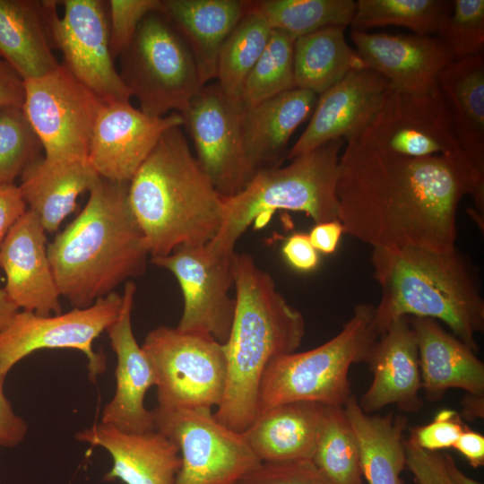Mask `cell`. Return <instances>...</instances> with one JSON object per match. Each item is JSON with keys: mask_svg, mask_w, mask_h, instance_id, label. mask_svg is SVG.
Instances as JSON below:
<instances>
[{"mask_svg": "<svg viewBox=\"0 0 484 484\" xmlns=\"http://www.w3.org/2000/svg\"><path fill=\"white\" fill-rule=\"evenodd\" d=\"M336 194L344 233L372 248L445 253L457 238L456 214L465 195L484 226V176L462 151L410 158L346 142Z\"/></svg>", "mask_w": 484, "mask_h": 484, "instance_id": "cell-1", "label": "cell"}, {"mask_svg": "<svg viewBox=\"0 0 484 484\" xmlns=\"http://www.w3.org/2000/svg\"><path fill=\"white\" fill-rule=\"evenodd\" d=\"M128 183L99 177L82 211L48 244L59 294L73 307L91 306L146 270L150 255L130 208Z\"/></svg>", "mask_w": 484, "mask_h": 484, "instance_id": "cell-2", "label": "cell"}, {"mask_svg": "<svg viewBox=\"0 0 484 484\" xmlns=\"http://www.w3.org/2000/svg\"><path fill=\"white\" fill-rule=\"evenodd\" d=\"M236 310L224 344L227 379L215 418L243 433L257 417L262 376L274 359L297 351L306 324L303 315L278 291L272 277L253 257L232 256Z\"/></svg>", "mask_w": 484, "mask_h": 484, "instance_id": "cell-3", "label": "cell"}, {"mask_svg": "<svg viewBox=\"0 0 484 484\" xmlns=\"http://www.w3.org/2000/svg\"><path fill=\"white\" fill-rule=\"evenodd\" d=\"M167 130L128 183V201L151 257L205 246L224 221L223 196L181 129Z\"/></svg>", "mask_w": 484, "mask_h": 484, "instance_id": "cell-4", "label": "cell"}, {"mask_svg": "<svg viewBox=\"0 0 484 484\" xmlns=\"http://www.w3.org/2000/svg\"><path fill=\"white\" fill-rule=\"evenodd\" d=\"M373 278L381 289L374 324L379 336L403 316L445 323L477 352L484 331V298L477 267L457 247L440 253L419 248H373Z\"/></svg>", "mask_w": 484, "mask_h": 484, "instance_id": "cell-5", "label": "cell"}, {"mask_svg": "<svg viewBox=\"0 0 484 484\" xmlns=\"http://www.w3.org/2000/svg\"><path fill=\"white\" fill-rule=\"evenodd\" d=\"M335 139L290 160L285 167L257 171L243 190L223 196L224 221L205 245L215 256H232L238 238L256 220L277 210L302 212L315 223L338 220L336 194L340 152Z\"/></svg>", "mask_w": 484, "mask_h": 484, "instance_id": "cell-6", "label": "cell"}, {"mask_svg": "<svg viewBox=\"0 0 484 484\" xmlns=\"http://www.w3.org/2000/svg\"><path fill=\"white\" fill-rule=\"evenodd\" d=\"M375 306L359 304L342 329L309 350L272 360L261 379L257 416L275 406L295 402L343 407L352 395L349 371L367 363L379 338L374 324Z\"/></svg>", "mask_w": 484, "mask_h": 484, "instance_id": "cell-7", "label": "cell"}, {"mask_svg": "<svg viewBox=\"0 0 484 484\" xmlns=\"http://www.w3.org/2000/svg\"><path fill=\"white\" fill-rule=\"evenodd\" d=\"M119 57L124 85L149 116L183 112L204 86L191 49L160 10L143 18Z\"/></svg>", "mask_w": 484, "mask_h": 484, "instance_id": "cell-8", "label": "cell"}, {"mask_svg": "<svg viewBox=\"0 0 484 484\" xmlns=\"http://www.w3.org/2000/svg\"><path fill=\"white\" fill-rule=\"evenodd\" d=\"M157 378L158 406L163 409H215L226 386L224 344L212 336L161 325L142 345Z\"/></svg>", "mask_w": 484, "mask_h": 484, "instance_id": "cell-9", "label": "cell"}, {"mask_svg": "<svg viewBox=\"0 0 484 484\" xmlns=\"http://www.w3.org/2000/svg\"><path fill=\"white\" fill-rule=\"evenodd\" d=\"M154 429L179 449L174 484H238L262 462L245 436L220 422L210 409L151 411Z\"/></svg>", "mask_w": 484, "mask_h": 484, "instance_id": "cell-10", "label": "cell"}, {"mask_svg": "<svg viewBox=\"0 0 484 484\" xmlns=\"http://www.w3.org/2000/svg\"><path fill=\"white\" fill-rule=\"evenodd\" d=\"M23 112L48 160H88L103 102L61 63L52 72L24 81Z\"/></svg>", "mask_w": 484, "mask_h": 484, "instance_id": "cell-11", "label": "cell"}, {"mask_svg": "<svg viewBox=\"0 0 484 484\" xmlns=\"http://www.w3.org/2000/svg\"><path fill=\"white\" fill-rule=\"evenodd\" d=\"M122 295L113 291L84 308L39 315L18 311L0 331V371L6 376L22 359L44 349H73L88 360V373L96 380L106 369V359L93 350L92 343L117 318Z\"/></svg>", "mask_w": 484, "mask_h": 484, "instance_id": "cell-12", "label": "cell"}, {"mask_svg": "<svg viewBox=\"0 0 484 484\" xmlns=\"http://www.w3.org/2000/svg\"><path fill=\"white\" fill-rule=\"evenodd\" d=\"M355 141L410 158L462 151L447 104L437 85L419 93L389 88L381 107Z\"/></svg>", "mask_w": 484, "mask_h": 484, "instance_id": "cell-13", "label": "cell"}, {"mask_svg": "<svg viewBox=\"0 0 484 484\" xmlns=\"http://www.w3.org/2000/svg\"><path fill=\"white\" fill-rule=\"evenodd\" d=\"M244 110L241 102L212 83L204 85L180 113L197 162L224 197L239 193L253 177L244 151Z\"/></svg>", "mask_w": 484, "mask_h": 484, "instance_id": "cell-14", "label": "cell"}, {"mask_svg": "<svg viewBox=\"0 0 484 484\" xmlns=\"http://www.w3.org/2000/svg\"><path fill=\"white\" fill-rule=\"evenodd\" d=\"M232 256L212 255L205 246H183L151 258V263L169 271L181 288L184 306L178 329L226 343L236 310V298L229 295Z\"/></svg>", "mask_w": 484, "mask_h": 484, "instance_id": "cell-15", "label": "cell"}, {"mask_svg": "<svg viewBox=\"0 0 484 484\" xmlns=\"http://www.w3.org/2000/svg\"><path fill=\"white\" fill-rule=\"evenodd\" d=\"M60 4L63 15L54 14L51 29L65 66L104 104L129 101L131 96L109 48L107 1L65 0Z\"/></svg>", "mask_w": 484, "mask_h": 484, "instance_id": "cell-16", "label": "cell"}, {"mask_svg": "<svg viewBox=\"0 0 484 484\" xmlns=\"http://www.w3.org/2000/svg\"><path fill=\"white\" fill-rule=\"evenodd\" d=\"M183 124L177 112L151 117L129 101L105 103L93 126L88 161L100 177L128 183L162 134Z\"/></svg>", "mask_w": 484, "mask_h": 484, "instance_id": "cell-17", "label": "cell"}, {"mask_svg": "<svg viewBox=\"0 0 484 484\" xmlns=\"http://www.w3.org/2000/svg\"><path fill=\"white\" fill-rule=\"evenodd\" d=\"M389 88L388 82L369 68L350 72L318 95L309 123L286 160L335 139L356 140L381 107Z\"/></svg>", "mask_w": 484, "mask_h": 484, "instance_id": "cell-18", "label": "cell"}, {"mask_svg": "<svg viewBox=\"0 0 484 484\" xmlns=\"http://www.w3.org/2000/svg\"><path fill=\"white\" fill-rule=\"evenodd\" d=\"M136 286L125 282L123 303L117 318L107 329L110 346L117 356L116 390L105 405L101 423L129 433L154 430L151 411L144 406L147 391L156 386L153 367L134 337L131 314Z\"/></svg>", "mask_w": 484, "mask_h": 484, "instance_id": "cell-19", "label": "cell"}, {"mask_svg": "<svg viewBox=\"0 0 484 484\" xmlns=\"http://www.w3.org/2000/svg\"><path fill=\"white\" fill-rule=\"evenodd\" d=\"M46 233L39 217L28 209L0 246V268L6 277L4 290L18 308L39 315L62 313Z\"/></svg>", "mask_w": 484, "mask_h": 484, "instance_id": "cell-20", "label": "cell"}, {"mask_svg": "<svg viewBox=\"0 0 484 484\" xmlns=\"http://www.w3.org/2000/svg\"><path fill=\"white\" fill-rule=\"evenodd\" d=\"M356 51L367 68L383 76L395 91L426 92L437 84L453 61L436 36L393 35L350 30Z\"/></svg>", "mask_w": 484, "mask_h": 484, "instance_id": "cell-21", "label": "cell"}, {"mask_svg": "<svg viewBox=\"0 0 484 484\" xmlns=\"http://www.w3.org/2000/svg\"><path fill=\"white\" fill-rule=\"evenodd\" d=\"M373 380L359 404L368 414L391 404L404 412L424 405L418 346L408 316L394 321L375 343L368 362Z\"/></svg>", "mask_w": 484, "mask_h": 484, "instance_id": "cell-22", "label": "cell"}, {"mask_svg": "<svg viewBox=\"0 0 484 484\" xmlns=\"http://www.w3.org/2000/svg\"><path fill=\"white\" fill-rule=\"evenodd\" d=\"M75 438L110 454L113 465L103 477L106 481L174 484L181 466L177 445L155 429L129 433L100 422L77 432Z\"/></svg>", "mask_w": 484, "mask_h": 484, "instance_id": "cell-23", "label": "cell"}, {"mask_svg": "<svg viewBox=\"0 0 484 484\" xmlns=\"http://www.w3.org/2000/svg\"><path fill=\"white\" fill-rule=\"evenodd\" d=\"M414 332L422 390L438 402L452 388L484 395V364L469 346L431 318L408 316Z\"/></svg>", "mask_w": 484, "mask_h": 484, "instance_id": "cell-24", "label": "cell"}, {"mask_svg": "<svg viewBox=\"0 0 484 484\" xmlns=\"http://www.w3.org/2000/svg\"><path fill=\"white\" fill-rule=\"evenodd\" d=\"M318 95L295 88L245 108L242 134L250 173L280 167L296 129L311 117Z\"/></svg>", "mask_w": 484, "mask_h": 484, "instance_id": "cell-25", "label": "cell"}, {"mask_svg": "<svg viewBox=\"0 0 484 484\" xmlns=\"http://www.w3.org/2000/svg\"><path fill=\"white\" fill-rule=\"evenodd\" d=\"M58 1L0 0V58L25 80L41 77L60 63L51 23Z\"/></svg>", "mask_w": 484, "mask_h": 484, "instance_id": "cell-26", "label": "cell"}, {"mask_svg": "<svg viewBox=\"0 0 484 484\" xmlns=\"http://www.w3.org/2000/svg\"><path fill=\"white\" fill-rule=\"evenodd\" d=\"M325 408L311 402L281 404L259 414L243 434L264 463L311 461Z\"/></svg>", "mask_w": 484, "mask_h": 484, "instance_id": "cell-27", "label": "cell"}, {"mask_svg": "<svg viewBox=\"0 0 484 484\" xmlns=\"http://www.w3.org/2000/svg\"><path fill=\"white\" fill-rule=\"evenodd\" d=\"M251 8L252 1L163 0L160 12L188 45L205 85L216 77L225 40Z\"/></svg>", "mask_w": 484, "mask_h": 484, "instance_id": "cell-28", "label": "cell"}, {"mask_svg": "<svg viewBox=\"0 0 484 484\" xmlns=\"http://www.w3.org/2000/svg\"><path fill=\"white\" fill-rule=\"evenodd\" d=\"M19 186L29 210L46 232L58 229L77 206V198L90 191L99 176L88 160H48L44 156L22 173Z\"/></svg>", "mask_w": 484, "mask_h": 484, "instance_id": "cell-29", "label": "cell"}, {"mask_svg": "<svg viewBox=\"0 0 484 484\" xmlns=\"http://www.w3.org/2000/svg\"><path fill=\"white\" fill-rule=\"evenodd\" d=\"M436 84L447 104L460 150L484 176L483 53L451 61Z\"/></svg>", "mask_w": 484, "mask_h": 484, "instance_id": "cell-30", "label": "cell"}, {"mask_svg": "<svg viewBox=\"0 0 484 484\" xmlns=\"http://www.w3.org/2000/svg\"><path fill=\"white\" fill-rule=\"evenodd\" d=\"M356 435L362 475L368 484H405L401 475L406 467L404 430L408 419L389 412H364L355 395L343 406Z\"/></svg>", "mask_w": 484, "mask_h": 484, "instance_id": "cell-31", "label": "cell"}, {"mask_svg": "<svg viewBox=\"0 0 484 484\" xmlns=\"http://www.w3.org/2000/svg\"><path fill=\"white\" fill-rule=\"evenodd\" d=\"M344 30L327 27L296 39L293 67L297 88L320 95L350 72L367 68L348 44Z\"/></svg>", "mask_w": 484, "mask_h": 484, "instance_id": "cell-32", "label": "cell"}, {"mask_svg": "<svg viewBox=\"0 0 484 484\" xmlns=\"http://www.w3.org/2000/svg\"><path fill=\"white\" fill-rule=\"evenodd\" d=\"M272 29L265 18L253 8L245 14L225 40L220 51L216 77L221 91L239 101L245 81L269 40Z\"/></svg>", "mask_w": 484, "mask_h": 484, "instance_id": "cell-33", "label": "cell"}, {"mask_svg": "<svg viewBox=\"0 0 484 484\" xmlns=\"http://www.w3.org/2000/svg\"><path fill=\"white\" fill-rule=\"evenodd\" d=\"M311 462L331 484H363L359 446L343 407L326 406Z\"/></svg>", "mask_w": 484, "mask_h": 484, "instance_id": "cell-34", "label": "cell"}, {"mask_svg": "<svg viewBox=\"0 0 484 484\" xmlns=\"http://www.w3.org/2000/svg\"><path fill=\"white\" fill-rule=\"evenodd\" d=\"M452 1L359 0L350 21L351 30L367 31L382 26H400L419 36H436Z\"/></svg>", "mask_w": 484, "mask_h": 484, "instance_id": "cell-35", "label": "cell"}, {"mask_svg": "<svg viewBox=\"0 0 484 484\" xmlns=\"http://www.w3.org/2000/svg\"><path fill=\"white\" fill-rule=\"evenodd\" d=\"M272 30L295 39L327 27H346L353 17V0H262L252 1Z\"/></svg>", "mask_w": 484, "mask_h": 484, "instance_id": "cell-36", "label": "cell"}, {"mask_svg": "<svg viewBox=\"0 0 484 484\" xmlns=\"http://www.w3.org/2000/svg\"><path fill=\"white\" fill-rule=\"evenodd\" d=\"M295 40L285 31L272 30L264 50L245 81L240 98L245 108L297 88L293 67Z\"/></svg>", "mask_w": 484, "mask_h": 484, "instance_id": "cell-37", "label": "cell"}, {"mask_svg": "<svg viewBox=\"0 0 484 484\" xmlns=\"http://www.w3.org/2000/svg\"><path fill=\"white\" fill-rule=\"evenodd\" d=\"M42 151L23 109H0V184H13L30 164L42 157Z\"/></svg>", "mask_w": 484, "mask_h": 484, "instance_id": "cell-38", "label": "cell"}, {"mask_svg": "<svg viewBox=\"0 0 484 484\" xmlns=\"http://www.w3.org/2000/svg\"><path fill=\"white\" fill-rule=\"evenodd\" d=\"M453 61L483 53L484 1H452L450 13L436 36Z\"/></svg>", "mask_w": 484, "mask_h": 484, "instance_id": "cell-39", "label": "cell"}, {"mask_svg": "<svg viewBox=\"0 0 484 484\" xmlns=\"http://www.w3.org/2000/svg\"><path fill=\"white\" fill-rule=\"evenodd\" d=\"M109 48L113 58L129 47L143 18L160 11L162 0H108Z\"/></svg>", "mask_w": 484, "mask_h": 484, "instance_id": "cell-40", "label": "cell"}, {"mask_svg": "<svg viewBox=\"0 0 484 484\" xmlns=\"http://www.w3.org/2000/svg\"><path fill=\"white\" fill-rule=\"evenodd\" d=\"M238 484H331L308 461L264 463L246 475Z\"/></svg>", "mask_w": 484, "mask_h": 484, "instance_id": "cell-41", "label": "cell"}, {"mask_svg": "<svg viewBox=\"0 0 484 484\" xmlns=\"http://www.w3.org/2000/svg\"><path fill=\"white\" fill-rule=\"evenodd\" d=\"M465 426L456 411L442 409L431 422L412 428L408 440L421 449L438 452L453 447Z\"/></svg>", "mask_w": 484, "mask_h": 484, "instance_id": "cell-42", "label": "cell"}, {"mask_svg": "<svg viewBox=\"0 0 484 484\" xmlns=\"http://www.w3.org/2000/svg\"><path fill=\"white\" fill-rule=\"evenodd\" d=\"M406 467L418 484H453L444 464L443 454L419 448L405 440Z\"/></svg>", "mask_w": 484, "mask_h": 484, "instance_id": "cell-43", "label": "cell"}, {"mask_svg": "<svg viewBox=\"0 0 484 484\" xmlns=\"http://www.w3.org/2000/svg\"><path fill=\"white\" fill-rule=\"evenodd\" d=\"M5 376L0 371V446L14 447L26 437L28 425L13 409L4 390Z\"/></svg>", "mask_w": 484, "mask_h": 484, "instance_id": "cell-44", "label": "cell"}, {"mask_svg": "<svg viewBox=\"0 0 484 484\" xmlns=\"http://www.w3.org/2000/svg\"><path fill=\"white\" fill-rule=\"evenodd\" d=\"M281 251L287 263L297 271L308 272L319 264L318 252L312 246L307 233L298 232L290 236Z\"/></svg>", "mask_w": 484, "mask_h": 484, "instance_id": "cell-45", "label": "cell"}, {"mask_svg": "<svg viewBox=\"0 0 484 484\" xmlns=\"http://www.w3.org/2000/svg\"><path fill=\"white\" fill-rule=\"evenodd\" d=\"M27 210L19 186L0 184V246L9 230Z\"/></svg>", "mask_w": 484, "mask_h": 484, "instance_id": "cell-46", "label": "cell"}, {"mask_svg": "<svg viewBox=\"0 0 484 484\" xmlns=\"http://www.w3.org/2000/svg\"><path fill=\"white\" fill-rule=\"evenodd\" d=\"M24 98L23 79L8 63L0 58V109L22 108Z\"/></svg>", "mask_w": 484, "mask_h": 484, "instance_id": "cell-47", "label": "cell"}, {"mask_svg": "<svg viewBox=\"0 0 484 484\" xmlns=\"http://www.w3.org/2000/svg\"><path fill=\"white\" fill-rule=\"evenodd\" d=\"M344 233L339 220L315 223L308 233L310 242L317 252L333 254L337 249L340 238Z\"/></svg>", "mask_w": 484, "mask_h": 484, "instance_id": "cell-48", "label": "cell"}, {"mask_svg": "<svg viewBox=\"0 0 484 484\" xmlns=\"http://www.w3.org/2000/svg\"><path fill=\"white\" fill-rule=\"evenodd\" d=\"M473 468L484 464V436L465 426L453 446Z\"/></svg>", "mask_w": 484, "mask_h": 484, "instance_id": "cell-49", "label": "cell"}, {"mask_svg": "<svg viewBox=\"0 0 484 484\" xmlns=\"http://www.w3.org/2000/svg\"><path fill=\"white\" fill-rule=\"evenodd\" d=\"M461 418L468 421L483 419L484 417V395L466 393L461 402Z\"/></svg>", "mask_w": 484, "mask_h": 484, "instance_id": "cell-50", "label": "cell"}, {"mask_svg": "<svg viewBox=\"0 0 484 484\" xmlns=\"http://www.w3.org/2000/svg\"><path fill=\"white\" fill-rule=\"evenodd\" d=\"M443 460L449 479L453 484H482L464 474L457 467L454 460L450 454H443Z\"/></svg>", "mask_w": 484, "mask_h": 484, "instance_id": "cell-51", "label": "cell"}, {"mask_svg": "<svg viewBox=\"0 0 484 484\" xmlns=\"http://www.w3.org/2000/svg\"><path fill=\"white\" fill-rule=\"evenodd\" d=\"M19 308L12 302L4 289L0 288V331L12 321Z\"/></svg>", "mask_w": 484, "mask_h": 484, "instance_id": "cell-52", "label": "cell"}, {"mask_svg": "<svg viewBox=\"0 0 484 484\" xmlns=\"http://www.w3.org/2000/svg\"><path fill=\"white\" fill-rule=\"evenodd\" d=\"M0 279H1V275H0Z\"/></svg>", "mask_w": 484, "mask_h": 484, "instance_id": "cell-53", "label": "cell"}]
</instances>
